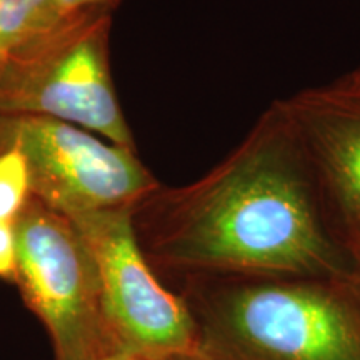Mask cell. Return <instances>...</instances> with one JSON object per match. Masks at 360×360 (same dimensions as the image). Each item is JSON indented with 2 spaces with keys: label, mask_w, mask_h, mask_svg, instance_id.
I'll return each instance as SVG.
<instances>
[{
  "label": "cell",
  "mask_w": 360,
  "mask_h": 360,
  "mask_svg": "<svg viewBox=\"0 0 360 360\" xmlns=\"http://www.w3.org/2000/svg\"><path fill=\"white\" fill-rule=\"evenodd\" d=\"M132 224L162 281L344 278L354 270L328 227L307 159L277 102L199 180L160 184L139 200Z\"/></svg>",
  "instance_id": "cell-1"
},
{
  "label": "cell",
  "mask_w": 360,
  "mask_h": 360,
  "mask_svg": "<svg viewBox=\"0 0 360 360\" xmlns=\"http://www.w3.org/2000/svg\"><path fill=\"white\" fill-rule=\"evenodd\" d=\"M202 360H360V302L344 278L184 277Z\"/></svg>",
  "instance_id": "cell-2"
},
{
  "label": "cell",
  "mask_w": 360,
  "mask_h": 360,
  "mask_svg": "<svg viewBox=\"0 0 360 360\" xmlns=\"http://www.w3.org/2000/svg\"><path fill=\"white\" fill-rule=\"evenodd\" d=\"M15 236L13 285L47 332L52 360L119 352L103 321L96 260L74 220L32 197L15 220Z\"/></svg>",
  "instance_id": "cell-3"
},
{
  "label": "cell",
  "mask_w": 360,
  "mask_h": 360,
  "mask_svg": "<svg viewBox=\"0 0 360 360\" xmlns=\"http://www.w3.org/2000/svg\"><path fill=\"white\" fill-rule=\"evenodd\" d=\"M112 17L107 11L75 12L0 79V114L56 119L137 152L112 79Z\"/></svg>",
  "instance_id": "cell-4"
},
{
  "label": "cell",
  "mask_w": 360,
  "mask_h": 360,
  "mask_svg": "<svg viewBox=\"0 0 360 360\" xmlns=\"http://www.w3.org/2000/svg\"><path fill=\"white\" fill-rule=\"evenodd\" d=\"M132 209L70 217L96 260L107 332L119 352L141 360L197 355L191 310L148 264L135 236Z\"/></svg>",
  "instance_id": "cell-5"
},
{
  "label": "cell",
  "mask_w": 360,
  "mask_h": 360,
  "mask_svg": "<svg viewBox=\"0 0 360 360\" xmlns=\"http://www.w3.org/2000/svg\"><path fill=\"white\" fill-rule=\"evenodd\" d=\"M7 148L24 157L35 199L67 217L134 207L160 186L137 152L47 117L0 114Z\"/></svg>",
  "instance_id": "cell-6"
},
{
  "label": "cell",
  "mask_w": 360,
  "mask_h": 360,
  "mask_svg": "<svg viewBox=\"0 0 360 360\" xmlns=\"http://www.w3.org/2000/svg\"><path fill=\"white\" fill-rule=\"evenodd\" d=\"M277 103L307 159L328 227L360 265V85L342 75Z\"/></svg>",
  "instance_id": "cell-7"
},
{
  "label": "cell",
  "mask_w": 360,
  "mask_h": 360,
  "mask_svg": "<svg viewBox=\"0 0 360 360\" xmlns=\"http://www.w3.org/2000/svg\"><path fill=\"white\" fill-rule=\"evenodd\" d=\"M75 12L58 0H0V79L37 52Z\"/></svg>",
  "instance_id": "cell-8"
},
{
  "label": "cell",
  "mask_w": 360,
  "mask_h": 360,
  "mask_svg": "<svg viewBox=\"0 0 360 360\" xmlns=\"http://www.w3.org/2000/svg\"><path fill=\"white\" fill-rule=\"evenodd\" d=\"M32 197L24 157L13 148L0 152V220L15 222Z\"/></svg>",
  "instance_id": "cell-9"
},
{
  "label": "cell",
  "mask_w": 360,
  "mask_h": 360,
  "mask_svg": "<svg viewBox=\"0 0 360 360\" xmlns=\"http://www.w3.org/2000/svg\"><path fill=\"white\" fill-rule=\"evenodd\" d=\"M17 276L15 222L0 220V281L13 283Z\"/></svg>",
  "instance_id": "cell-10"
},
{
  "label": "cell",
  "mask_w": 360,
  "mask_h": 360,
  "mask_svg": "<svg viewBox=\"0 0 360 360\" xmlns=\"http://www.w3.org/2000/svg\"><path fill=\"white\" fill-rule=\"evenodd\" d=\"M67 11H107L114 13L124 0H58Z\"/></svg>",
  "instance_id": "cell-11"
},
{
  "label": "cell",
  "mask_w": 360,
  "mask_h": 360,
  "mask_svg": "<svg viewBox=\"0 0 360 360\" xmlns=\"http://www.w3.org/2000/svg\"><path fill=\"white\" fill-rule=\"evenodd\" d=\"M349 283L352 287L354 294L357 295L359 302H360V265H354L352 274L349 276Z\"/></svg>",
  "instance_id": "cell-12"
},
{
  "label": "cell",
  "mask_w": 360,
  "mask_h": 360,
  "mask_svg": "<svg viewBox=\"0 0 360 360\" xmlns=\"http://www.w3.org/2000/svg\"><path fill=\"white\" fill-rule=\"evenodd\" d=\"M97 360H141V359L134 357V355H129L125 352H112L109 355H105V357L97 359Z\"/></svg>",
  "instance_id": "cell-13"
},
{
  "label": "cell",
  "mask_w": 360,
  "mask_h": 360,
  "mask_svg": "<svg viewBox=\"0 0 360 360\" xmlns=\"http://www.w3.org/2000/svg\"><path fill=\"white\" fill-rule=\"evenodd\" d=\"M345 77H347L349 80H352L354 84L360 85V64L355 67V69L352 72H349V74H345Z\"/></svg>",
  "instance_id": "cell-14"
},
{
  "label": "cell",
  "mask_w": 360,
  "mask_h": 360,
  "mask_svg": "<svg viewBox=\"0 0 360 360\" xmlns=\"http://www.w3.org/2000/svg\"><path fill=\"white\" fill-rule=\"evenodd\" d=\"M165 360H202V359L199 357V354H197V355H177V357H170Z\"/></svg>",
  "instance_id": "cell-15"
}]
</instances>
